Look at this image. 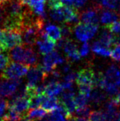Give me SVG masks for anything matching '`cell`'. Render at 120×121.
Returning <instances> with one entry per match:
<instances>
[{"instance_id": "cell-9", "label": "cell", "mask_w": 120, "mask_h": 121, "mask_svg": "<svg viewBox=\"0 0 120 121\" xmlns=\"http://www.w3.org/2000/svg\"><path fill=\"white\" fill-rule=\"evenodd\" d=\"M21 84V79H4L1 82V89L3 97H11Z\"/></svg>"}, {"instance_id": "cell-37", "label": "cell", "mask_w": 120, "mask_h": 121, "mask_svg": "<svg viewBox=\"0 0 120 121\" xmlns=\"http://www.w3.org/2000/svg\"><path fill=\"white\" fill-rule=\"evenodd\" d=\"M73 117L74 118L75 121H89L86 117H77V116H73Z\"/></svg>"}, {"instance_id": "cell-25", "label": "cell", "mask_w": 120, "mask_h": 121, "mask_svg": "<svg viewBox=\"0 0 120 121\" xmlns=\"http://www.w3.org/2000/svg\"><path fill=\"white\" fill-rule=\"evenodd\" d=\"M50 17L53 20L58 22H61V23H64V18L61 9H50Z\"/></svg>"}, {"instance_id": "cell-42", "label": "cell", "mask_w": 120, "mask_h": 121, "mask_svg": "<svg viewBox=\"0 0 120 121\" xmlns=\"http://www.w3.org/2000/svg\"><path fill=\"white\" fill-rule=\"evenodd\" d=\"M68 121H75V120H74V117H72V118L69 119V120H68Z\"/></svg>"}, {"instance_id": "cell-7", "label": "cell", "mask_w": 120, "mask_h": 121, "mask_svg": "<svg viewBox=\"0 0 120 121\" xmlns=\"http://www.w3.org/2000/svg\"><path fill=\"white\" fill-rule=\"evenodd\" d=\"M105 81V87H120V70L114 65H110L103 74Z\"/></svg>"}, {"instance_id": "cell-1", "label": "cell", "mask_w": 120, "mask_h": 121, "mask_svg": "<svg viewBox=\"0 0 120 121\" xmlns=\"http://www.w3.org/2000/svg\"><path fill=\"white\" fill-rule=\"evenodd\" d=\"M96 74L93 70L90 68H83L77 72L76 83L79 87V92L90 97L91 91L96 87Z\"/></svg>"}, {"instance_id": "cell-34", "label": "cell", "mask_w": 120, "mask_h": 121, "mask_svg": "<svg viewBox=\"0 0 120 121\" xmlns=\"http://www.w3.org/2000/svg\"><path fill=\"white\" fill-rule=\"evenodd\" d=\"M6 108H8V101L5 100H0V118L5 113Z\"/></svg>"}, {"instance_id": "cell-44", "label": "cell", "mask_w": 120, "mask_h": 121, "mask_svg": "<svg viewBox=\"0 0 120 121\" xmlns=\"http://www.w3.org/2000/svg\"><path fill=\"white\" fill-rule=\"evenodd\" d=\"M4 4H5V3H2V2H0V5H4Z\"/></svg>"}, {"instance_id": "cell-43", "label": "cell", "mask_w": 120, "mask_h": 121, "mask_svg": "<svg viewBox=\"0 0 120 121\" xmlns=\"http://www.w3.org/2000/svg\"><path fill=\"white\" fill-rule=\"evenodd\" d=\"M4 52V51H3L2 47L1 46V44H0V52Z\"/></svg>"}, {"instance_id": "cell-13", "label": "cell", "mask_w": 120, "mask_h": 121, "mask_svg": "<svg viewBox=\"0 0 120 121\" xmlns=\"http://www.w3.org/2000/svg\"><path fill=\"white\" fill-rule=\"evenodd\" d=\"M120 14L119 12L109 10H102L100 15V22L103 27H106L115 22H117Z\"/></svg>"}, {"instance_id": "cell-27", "label": "cell", "mask_w": 120, "mask_h": 121, "mask_svg": "<svg viewBox=\"0 0 120 121\" xmlns=\"http://www.w3.org/2000/svg\"><path fill=\"white\" fill-rule=\"evenodd\" d=\"M61 38H64V39H70V37L72 34V30L73 28L70 26V24H67V23H62V25L61 27Z\"/></svg>"}, {"instance_id": "cell-39", "label": "cell", "mask_w": 120, "mask_h": 121, "mask_svg": "<svg viewBox=\"0 0 120 121\" xmlns=\"http://www.w3.org/2000/svg\"><path fill=\"white\" fill-rule=\"evenodd\" d=\"M114 97H115V99L117 100V102L118 103L120 104V91H119L118 92V94L116 95V96H114Z\"/></svg>"}, {"instance_id": "cell-22", "label": "cell", "mask_w": 120, "mask_h": 121, "mask_svg": "<svg viewBox=\"0 0 120 121\" xmlns=\"http://www.w3.org/2000/svg\"><path fill=\"white\" fill-rule=\"evenodd\" d=\"M89 121H106V115L103 111L92 110L89 115Z\"/></svg>"}, {"instance_id": "cell-33", "label": "cell", "mask_w": 120, "mask_h": 121, "mask_svg": "<svg viewBox=\"0 0 120 121\" xmlns=\"http://www.w3.org/2000/svg\"><path fill=\"white\" fill-rule=\"evenodd\" d=\"M70 71H71V65L69 61H66L62 66L61 72V74H67V73H69Z\"/></svg>"}, {"instance_id": "cell-46", "label": "cell", "mask_w": 120, "mask_h": 121, "mask_svg": "<svg viewBox=\"0 0 120 121\" xmlns=\"http://www.w3.org/2000/svg\"><path fill=\"white\" fill-rule=\"evenodd\" d=\"M119 14H120V12H119Z\"/></svg>"}, {"instance_id": "cell-15", "label": "cell", "mask_w": 120, "mask_h": 121, "mask_svg": "<svg viewBox=\"0 0 120 121\" xmlns=\"http://www.w3.org/2000/svg\"><path fill=\"white\" fill-rule=\"evenodd\" d=\"M25 55V46L22 44L14 47L9 53V56L14 62L23 63Z\"/></svg>"}, {"instance_id": "cell-12", "label": "cell", "mask_w": 120, "mask_h": 121, "mask_svg": "<svg viewBox=\"0 0 120 121\" xmlns=\"http://www.w3.org/2000/svg\"><path fill=\"white\" fill-rule=\"evenodd\" d=\"M64 91L61 83L58 81H50L48 84H45L44 94L50 97H56Z\"/></svg>"}, {"instance_id": "cell-10", "label": "cell", "mask_w": 120, "mask_h": 121, "mask_svg": "<svg viewBox=\"0 0 120 121\" xmlns=\"http://www.w3.org/2000/svg\"><path fill=\"white\" fill-rule=\"evenodd\" d=\"M8 107H12L21 114H26L30 109V100L28 97L18 98L16 100H10L8 101Z\"/></svg>"}, {"instance_id": "cell-45", "label": "cell", "mask_w": 120, "mask_h": 121, "mask_svg": "<svg viewBox=\"0 0 120 121\" xmlns=\"http://www.w3.org/2000/svg\"><path fill=\"white\" fill-rule=\"evenodd\" d=\"M0 121H4V120H2V117H1V118H0Z\"/></svg>"}, {"instance_id": "cell-3", "label": "cell", "mask_w": 120, "mask_h": 121, "mask_svg": "<svg viewBox=\"0 0 120 121\" xmlns=\"http://www.w3.org/2000/svg\"><path fill=\"white\" fill-rule=\"evenodd\" d=\"M98 29V25L78 22L74 26L76 37L80 41H87L95 35Z\"/></svg>"}, {"instance_id": "cell-6", "label": "cell", "mask_w": 120, "mask_h": 121, "mask_svg": "<svg viewBox=\"0 0 120 121\" xmlns=\"http://www.w3.org/2000/svg\"><path fill=\"white\" fill-rule=\"evenodd\" d=\"M65 62V60L58 53V51H53L46 55H44L42 61V68L48 74L55 70L58 65H62Z\"/></svg>"}, {"instance_id": "cell-35", "label": "cell", "mask_w": 120, "mask_h": 121, "mask_svg": "<svg viewBox=\"0 0 120 121\" xmlns=\"http://www.w3.org/2000/svg\"><path fill=\"white\" fill-rule=\"evenodd\" d=\"M87 0H74V7L81 8L86 4Z\"/></svg>"}, {"instance_id": "cell-18", "label": "cell", "mask_w": 120, "mask_h": 121, "mask_svg": "<svg viewBox=\"0 0 120 121\" xmlns=\"http://www.w3.org/2000/svg\"><path fill=\"white\" fill-rule=\"evenodd\" d=\"M59 104L60 100L56 97H50L48 95H45L41 106L47 112H51L58 107Z\"/></svg>"}, {"instance_id": "cell-11", "label": "cell", "mask_w": 120, "mask_h": 121, "mask_svg": "<svg viewBox=\"0 0 120 121\" xmlns=\"http://www.w3.org/2000/svg\"><path fill=\"white\" fill-rule=\"evenodd\" d=\"M63 49L67 55V58L72 61H77V60H80L81 56L80 52L77 49V44L72 39H68L67 40Z\"/></svg>"}, {"instance_id": "cell-24", "label": "cell", "mask_w": 120, "mask_h": 121, "mask_svg": "<svg viewBox=\"0 0 120 121\" xmlns=\"http://www.w3.org/2000/svg\"><path fill=\"white\" fill-rule=\"evenodd\" d=\"M11 63V58L8 54L0 52V71L4 70Z\"/></svg>"}, {"instance_id": "cell-28", "label": "cell", "mask_w": 120, "mask_h": 121, "mask_svg": "<svg viewBox=\"0 0 120 121\" xmlns=\"http://www.w3.org/2000/svg\"><path fill=\"white\" fill-rule=\"evenodd\" d=\"M90 108L86 106L83 107H77L76 108L75 113L77 117H89L90 113Z\"/></svg>"}, {"instance_id": "cell-41", "label": "cell", "mask_w": 120, "mask_h": 121, "mask_svg": "<svg viewBox=\"0 0 120 121\" xmlns=\"http://www.w3.org/2000/svg\"><path fill=\"white\" fill-rule=\"evenodd\" d=\"M7 1H8V0H0V2H2V3H5Z\"/></svg>"}, {"instance_id": "cell-16", "label": "cell", "mask_w": 120, "mask_h": 121, "mask_svg": "<svg viewBox=\"0 0 120 121\" xmlns=\"http://www.w3.org/2000/svg\"><path fill=\"white\" fill-rule=\"evenodd\" d=\"M107 98V95L104 92L102 91V89L100 88H95L93 89L91 91L89 100L91 101V103L95 105H100L103 102H105Z\"/></svg>"}, {"instance_id": "cell-32", "label": "cell", "mask_w": 120, "mask_h": 121, "mask_svg": "<svg viewBox=\"0 0 120 121\" xmlns=\"http://www.w3.org/2000/svg\"><path fill=\"white\" fill-rule=\"evenodd\" d=\"M90 44H88L87 41L83 44V45L81 46L80 49V54L81 57H86L89 55L90 53Z\"/></svg>"}, {"instance_id": "cell-20", "label": "cell", "mask_w": 120, "mask_h": 121, "mask_svg": "<svg viewBox=\"0 0 120 121\" xmlns=\"http://www.w3.org/2000/svg\"><path fill=\"white\" fill-rule=\"evenodd\" d=\"M92 50L94 53L96 55L103 56V57H109L111 56V50L109 48H107L105 45H103L102 43H100L99 41H95L92 45Z\"/></svg>"}, {"instance_id": "cell-36", "label": "cell", "mask_w": 120, "mask_h": 121, "mask_svg": "<svg viewBox=\"0 0 120 121\" xmlns=\"http://www.w3.org/2000/svg\"><path fill=\"white\" fill-rule=\"evenodd\" d=\"M63 5L65 6H74V0H61Z\"/></svg>"}, {"instance_id": "cell-5", "label": "cell", "mask_w": 120, "mask_h": 121, "mask_svg": "<svg viewBox=\"0 0 120 121\" xmlns=\"http://www.w3.org/2000/svg\"><path fill=\"white\" fill-rule=\"evenodd\" d=\"M48 77L41 65L31 66L28 72V87H36L40 82L45 81Z\"/></svg>"}, {"instance_id": "cell-4", "label": "cell", "mask_w": 120, "mask_h": 121, "mask_svg": "<svg viewBox=\"0 0 120 121\" xmlns=\"http://www.w3.org/2000/svg\"><path fill=\"white\" fill-rule=\"evenodd\" d=\"M3 48L4 50L13 48L14 47L21 45L23 43L21 32L18 30L3 29Z\"/></svg>"}, {"instance_id": "cell-8", "label": "cell", "mask_w": 120, "mask_h": 121, "mask_svg": "<svg viewBox=\"0 0 120 121\" xmlns=\"http://www.w3.org/2000/svg\"><path fill=\"white\" fill-rule=\"evenodd\" d=\"M102 10L103 9L99 5H94L80 14V20L83 23L98 25L100 18L99 16V12Z\"/></svg>"}, {"instance_id": "cell-40", "label": "cell", "mask_w": 120, "mask_h": 121, "mask_svg": "<svg viewBox=\"0 0 120 121\" xmlns=\"http://www.w3.org/2000/svg\"><path fill=\"white\" fill-rule=\"evenodd\" d=\"M41 121H51V120H50V117H44V118H42L41 120Z\"/></svg>"}, {"instance_id": "cell-19", "label": "cell", "mask_w": 120, "mask_h": 121, "mask_svg": "<svg viewBox=\"0 0 120 121\" xmlns=\"http://www.w3.org/2000/svg\"><path fill=\"white\" fill-rule=\"evenodd\" d=\"M44 30H45L49 39L54 41V42H57V41L61 39L62 37L61 27L57 26V25L48 24L46 25L45 28Z\"/></svg>"}, {"instance_id": "cell-31", "label": "cell", "mask_w": 120, "mask_h": 121, "mask_svg": "<svg viewBox=\"0 0 120 121\" xmlns=\"http://www.w3.org/2000/svg\"><path fill=\"white\" fill-rule=\"evenodd\" d=\"M48 4L50 9H58L63 6L61 0H48Z\"/></svg>"}, {"instance_id": "cell-21", "label": "cell", "mask_w": 120, "mask_h": 121, "mask_svg": "<svg viewBox=\"0 0 120 121\" xmlns=\"http://www.w3.org/2000/svg\"><path fill=\"white\" fill-rule=\"evenodd\" d=\"M47 113H48V112L45 109L36 107V108H33V109H30L27 112L26 116L31 120H39L44 118L47 115Z\"/></svg>"}, {"instance_id": "cell-2", "label": "cell", "mask_w": 120, "mask_h": 121, "mask_svg": "<svg viewBox=\"0 0 120 121\" xmlns=\"http://www.w3.org/2000/svg\"><path fill=\"white\" fill-rule=\"evenodd\" d=\"M29 66L18 62H11L4 71L1 72L2 78L4 79H20L28 74Z\"/></svg>"}, {"instance_id": "cell-30", "label": "cell", "mask_w": 120, "mask_h": 121, "mask_svg": "<svg viewBox=\"0 0 120 121\" xmlns=\"http://www.w3.org/2000/svg\"><path fill=\"white\" fill-rule=\"evenodd\" d=\"M110 57L116 61H120V43L115 45L114 50L112 52Z\"/></svg>"}, {"instance_id": "cell-38", "label": "cell", "mask_w": 120, "mask_h": 121, "mask_svg": "<svg viewBox=\"0 0 120 121\" xmlns=\"http://www.w3.org/2000/svg\"><path fill=\"white\" fill-rule=\"evenodd\" d=\"M2 43H3V30L0 28V44H1V46L2 47L3 51L5 52L4 48H3V44H2Z\"/></svg>"}, {"instance_id": "cell-14", "label": "cell", "mask_w": 120, "mask_h": 121, "mask_svg": "<svg viewBox=\"0 0 120 121\" xmlns=\"http://www.w3.org/2000/svg\"><path fill=\"white\" fill-rule=\"evenodd\" d=\"M116 36L113 35L111 31H109L106 28H104V30L100 34L99 40V41L102 43L103 45H105L107 48H109L111 46L116 45Z\"/></svg>"}, {"instance_id": "cell-23", "label": "cell", "mask_w": 120, "mask_h": 121, "mask_svg": "<svg viewBox=\"0 0 120 121\" xmlns=\"http://www.w3.org/2000/svg\"><path fill=\"white\" fill-rule=\"evenodd\" d=\"M89 96L82 93H80L77 96H75V103L77 108L88 106L87 104L89 102Z\"/></svg>"}, {"instance_id": "cell-26", "label": "cell", "mask_w": 120, "mask_h": 121, "mask_svg": "<svg viewBox=\"0 0 120 121\" xmlns=\"http://www.w3.org/2000/svg\"><path fill=\"white\" fill-rule=\"evenodd\" d=\"M49 117L51 121H67V120L64 115V113H62L58 109L51 111Z\"/></svg>"}, {"instance_id": "cell-17", "label": "cell", "mask_w": 120, "mask_h": 121, "mask_svg": "<svg viewBox=\"0 0 120 121\" xmlns=\"http://www.w3.org/2000/svg\"><path fill=\"white\" fill-rule=\"evenodd\" d=\"M37 61V55L33 48L25 44V55L23 64L29 67L36 65Z\"/></svg>"}, {"instance_id": "cell-29", "label": "cell", "mask_w": 120, "mask_h": 121, "mask_svg": "<svg viewBox=\"0 0 120 121\" xmlns=\"http://www.w3.org/2000/svg\"><path fill=\"white\" fill-rule=\"evenodd\" d=\"M102 5L107 9H116L119 7V0H99Z\"/></svg>"}]
</instances>
